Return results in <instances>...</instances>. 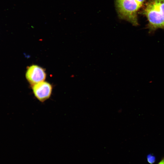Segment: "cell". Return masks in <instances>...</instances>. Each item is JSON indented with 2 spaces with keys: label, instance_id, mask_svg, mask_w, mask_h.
I'll return each mask as SVG.
<instances>
[{
  "label": "cell",
  "instance_id": "cell-1",
  "mask_svg": "<svg viewBox=\"0 0 164 164\" xmlns=\"http://www.w3.org/2000/svg\"><path fill=\"white\" fill-rule=\"evenodd\" d=\"M142 13L147 19L149 32L159 28L164 29V0H148Z\"/></svg>",
  "mask_w": 164,
  "mask_h": 164
},
{
  "label": "cell",
  "instance_id": "cell-2",
  "mask_svg": "<svg viewBox=\"0 0 164 164\" xmlns=\"http://www.w3.org/2000/svg\"><path fill=\"white\" fill-rule=\"evenodd\" d=\"M146 0H115L119 17L134 26L138 25V12Z\"/></svg>",
  "mask_w": 164,
  "mask_h": 164
},
{
  "label": "cell",
  "instance_id": "cell-3",
  "mask_svg": "<svg viewBox=\"0 0 164 164\" xmlns=\"http://www.w3.org/2000/svg\"><path fill=\"white\" fill-rule=\"evenodd\" d=\"M32 89L35 97L40 102L43 103L51 97L53 87L50 83L43 81L32 86Z\"/></svg>",
  "mask_w": 164,
  "mask_h": 164
},
{
  "label": "cell",
  "instance_id": "cell-5",
  "mask_svg": "<svg viewBox=\"0 0 164 164\" xmlns=\"http://www.w3.org/2000/svg\"><path fill=\"white\" fill-rule=\"evenodd\" d=\"M148 162L150 164H153L156 161L155 156L152 154H149L147 156Z\"/></svg>",
  "mask_w": 164,
  "mask_h": 164
},
{
  "label": "cell",
  "instance_id": "cell-4",
  "mask_svg": "<svg viewBox=\"0 0 164 164\" xmlns=\"http://www.w3.org/2000/svg\"><path fill=\"white\" fill-rule=\"evenodd\" d=\"M26 77L29 83L32 86L44 81L46 77V74L43 68L38 66L33 65L27 69Z\"/></svg>",
  "mask_w": 164,
  "mask_h": 164
},
{
  "label": "cell",
  "instance_id": "cell-6",
  "mask_svg": "<svg viewBox=\"0 0 164 164\" xmlns=\"http://www.w3.org/2000/svg\"><path fill=\"white\" fill-rule=\"evenodd\" d=\"M157 164H164V157H162Z\"/></svg>",
  "mask_w": 164,
  "mask_h": 164
}]
</instances>
